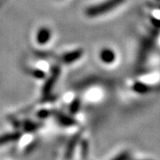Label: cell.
Listing matches in <instances>:
<instances>
[{
    "instance_id": "6da1fadb",
    "label": "cell",
    "mask_w": 160,
    "mask_h": 160,
    "mask_svg": "<svg viewBox=\"0 0 160 160\" xmlns=\"http://www.w3.org/2000/svg\"><path fill=\"white\" fill-rule=\"evenodd\" d=\"M124 1L125 0H107L101 4L90 6L86 10V16L92 18L102 15L104 13L115 9L117 6L121 5Z\"/></svg>"
},
{
    "instance_id": "7a4b0ae2",
    "label": "cell",
    "mask_w": 160,
    "mask_h": 160,
    "mask_svg": "<svg viewBox=\"0 0 160 160\" xmlns=\"http://www.w3.org/2000/svg\"><path fill=\"white\" fill-rule=\"evenodd\" d=\"M51 38V31L48 28H41L37 34V41L40 45H45Z\"/></svg>"
},
{
    "instance_id": "3957f363",
    "label": "cell",
    "mask_w": 160,
    "mask_h": 160,
    "mask_svg": "<svg viewBox=\"0 0 160 160\" xmlns=\"http://www.w3.org/2000/svg\"><path fill=\"white\" fill-rule=\"evenodd\" d=\"M83 54V51L81 49H78L75 51L67 52L63 55L62 60L65 63H72L78 61Z\"/></svg>"
},
{
    "instance_id": "277c9868",
    "label": "cell",
    "mask_w": 160,
    "mask_h": 160,
    "mask_svg": "<svg viewBox=\"0 0 160 160\" xmlns=\"http://www.w3.org/2000/svg\"><path fill=\"white\" fill-rule=\"evenodd\" d=\"M100 57L101 60L103 62L105 63H111L113 62L116 59V55L115 52L111 49L109 48H104L102 50L101 53H100Z\"/></svg>"
},
{
    "instance_id": "5b68a950",
    "label": "cell",
    "mask_w": 160,
    "mask_h": 160,
    "mask_svg": "<svg viewBox=\"0 0 160 160\" xmlns=\"http://www.w3.org/2000/svg\"><path fill=\"white\" fill-rule=\"evenodd\" d=\"M52 74L50 77V78L46 81V86H45V88H44V92L46 93V92H48L50 91L52 89V87L53 86V84L55 83V81L57 80L58 77H59V75H60V69L58 68V67H55L54 69H52Z\"/></svg>"
},
{
    "instance_id": "8992f818",
    "label": "cell",
    "mask_w": 160,
    "mask_h": 160,
    "mask_svg": "<svg viewBox=\"0 0 160 160\" xmlns=\"http://www.w3.org/2000/svg\"><path fill=\"white\" fill-rule=\"evenodd\" d=\"M17 137V134H6V135H4V136H1L0 137V145L8 142L10 141H12V140H15Z\"/></svg>"
},
{
    "instance_id": "52a82bcc",
    "label": "cell",
    "mask_w": 160,
    "mask_h": 160,
    "mask_svg": "<svg viewBox=\"0 0 160 160\" xmlns=\"http://www.w3.org/2000/svg\"><path fill=\"white\" fill-rule=\"evenodd\" d=\"M133 89L135 91L139 92H144L148 90V87L147 86H145L144 84H142V83H136L134 86H133Z\"/></svg>"
},
{
    "instance_id": "ba28073f",
    "label": "cell",
    "mask_w": 160,
    "mask_h": 160,
    "mask_svg": "<svg viewBox=\"0 0 160 160\" xmlns=\"http://www.w3.org/2000/svg\"><path fill=\"white\" fill-rule=\"evenodd\" d=\"M33 75L38 78H43L45 77V73L42 70H35Z\"/></svg>"
}]
</instances>
